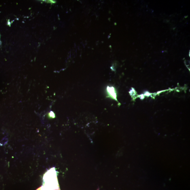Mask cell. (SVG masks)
Instances as JSON below:
<instances>
[{
    "label": "cell",
    "instance_id": "obj_2",
    "mask_svg": "<svg viewBox=\"0 0 190 190\" xmlns=\"http://www.w3.org/2000/svg\"><path fill=\"white\" fill-rule=\"evenodd\" d=\"M48 115L49 117L51 118H54L55 117V114L52 112H51V113H49Z\"/></svg>",
    "mask_w": 190,
    "mask_h": 190
},
{
    "label": "cell",
    "instance_id": "obj_1",
    "mask_svg": "<svg viewBox=\"0 0 190 190\" xmlns=\"http://www.w3.org/2000/svg\"><path fill=\"white\" fill-rule=\"evenodd\" d=\"M107 91L108 94L109 96L111 97L112 98L114 99L117 100V96L115 92V88L113 87H107Z\"/></svg>",
    "mask_w": 190,
    "mask_h": 190
}]
</instances>
